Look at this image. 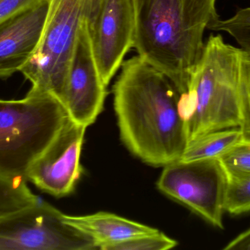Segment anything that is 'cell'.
I'll return each mask as SVG.
<instances>
[{
    "label": "cell",
    "mask_w": 250,
    "mask_h": 250,
    "mask_svg": "<svg viewBox=\"0 0 250 250\" xmlns=\"http://www.w3.org/2000/svg\"><path fill=\"white\" fill-rule=\"evenodd\" d=\"M86 129L70 117L32 163L26 182L57 198L73 192L82 174L80 158Z\"/></svg>",
    "instance_id": "9c48e42d"
},
{
    "label": "cell",
    "mask_w": 250,
    "mask_h": 250,
    "mask_svg": "<svg viewBox=\"0 0 250 250\" xmlns=\"http://www.w3.org/2000/svg\"><path fill=\"white\" fill-rule=\"evenodd\" d=\"M70 118L49 92L31 88L19 100L0 99V176L23 179Z\"/></svg>",
    "instance_id": "277c9868"
},
{
    "label": "cell",
    "mask_w": 250,
    "mask_h": 250,
    "mask_svg": "<svg viewBox=\"0 0 250 250\" xmlns=\"http://www.w3.org/2000/svg\"><path fill=\"white\" fill-rule=\"evenodd\" d=\"M113 92L120 136L128 150L155 167L179 161L188 141L181 95L171 81L136 56L123 62Z\"/></svg>",
    "instance_id": "6da1fadb"
},
{
    "label": "cell",
    "mask_w": 250,
    "mask_h": 250,
    "mask_svg": "<svg viewBox=\"0 0 250 250\" xmlns=\"http://www.w3.org/2000/svg\"><path fill=\"white\" fill-rule=\"evenodd\" d=\"M218 160L227 178L250 176V141L242 139Z\"/></svg>",
    "instance_id": "e0dca14e"
},
{
    "label": "cell",
    "mask_w": 250,
    "mask_h": 250,
    "mask_svg": "<svg viewBox=\"0 0 250 250\" xmlns=\"http://www.w3.org/2000/svg\"><path fill=\"white\" fill-rule=\"evenodd\" d=\"M82 19L66 79L63 104L70 118L87 128L104 110L107 95Z\"/></svg>",
    "instance_id": "30bf717a"
},
{
    "label": "cell",
    "mask_w": 250,
    "mask_h": 250,
    "mask_svg": "<svg viewBox=\"0 0 250 250\" xmlns=\"http://www.w3.org/2000/svg\"><path fill=\"white\" fill-rule=\"evenodd\" d=\"M217 0H132L133 48L164 73L181 95L204 52V32L220 19Z\"/></svg>",
    "instance_id": "7a4b0ae2"
},
{
    "label": "cell",
    "mask_w": 250,
    "mask_h": 250,
    "mask_svg": "<svg viewBox=\"0 0 250 250\" xmlns=\"http://www.w3.org/2000/svg\"><path fill=\"white\" fill-rule=\"evenodd\" d=\"M208 30L229 34L242 49L250 51V7L239 9L229 19H219Z\"/></svg>",
    "instance_id": "9a60e30c"
},
{
    "label": "cell",
    "mask_w": 250,
    "mask_h": 250,
    "mask_svg": "<svg viewBox=\"0 0 250 250\" xmlns=\"http://www.w3.org/2000/svg\"><path fill=\"white\" fill-rule=\"evenodd\" d=\"M177 245V242L159 231L108 245L102 250H167Z\"/></svg>",
    "instance_id": "ac0fdd59"
},
{
    "label": "cell",
    "mask_w": 250,
    "mask_h": 250,
    "mask_svg": "<svg viewBox=\"0 0 250 250\" xmlns=\"http://www.w3.org/2000/svg\"><path fill=\"white\" fill-rule=\"evenodd\" d=\"M39 201L24 179L0 176V216L31 206Z\"/></svg>",
    "instance_id": "5bb4252c"
},
{
    "label": "cell",
    "mask_w": 250,
    "mask_h": 250,
    "mask_svg": "<svg viewBox=\"0 0 250 250\" xmlns=\"http://www.w3.org/2000/svg\"><path fill=\"white\" fill-rule=\"evenodd\" d=\"M83 19L92 53L104 84L109 85L133 48L135 10L132 0H85Z\"/></svg>",
    "instance_id": "ba28073f"
},
{
    "label": "cell",
    "mask_w": 250,
    "mask_h": 250,
    "mask_svg": "<svg viewBox=\"0 0 250 250\" xmlns=\"http://www.w3.org/2000/svg\"><path fill=\"white\" fill-rule=\"evenodd\" d=\"M243 138L242 127L229 128L206 134L188 143L182 161L218 159Z\"/></svg>",
    "instance_id": "4fadbf2b"
},
{
    "label": "cell",
    "mask_w": 250,
    "mask_h": 250,
    "mask_svg": "<svg viewBox=\"0 0 250 250\" xmlns=\"http://www.w3.org/2000/svg\"><path fill=\"white\" fill-rule=\"evenodd\" d=\"M241 72L250 122V51L243 49L241 52Z\"/></svg>",
    "instance_id": "d6986e66"
},
{
    "label": "cell",
    "mask_w": 250,
    "mask_h": 250,
    "mask_svg": "<svg viewBox=\"0 0 250 250\" xmlns=\"http://www.w3.org/2000/svg\"><path fill=\"white\" fill-rule=\"evenodd\" d=\"M225 210L232 215L250 212V176L227 178Z\"/></svg>",
    "instance_id": "2e32d148"
},
{
    "label": "cell",
    "mask_w": 250,
    "mask_h": 250,
    "mask_svg": "<svg viewBox=\"0 0 250 250\" xmlns=\"http://www.w3.org/2000/svg\"><path fill=\"white\" fill-rule=\"evenodd\" d=\"M88 235L67 224L48 203L0 216V250H98Z\"/></svg>",
    "instance_id": "8992f818"
},
{
    "label": "cell",
    "mask_w": 250,
    "mask_h": 250,
    "mask_svg": "<svg viewBox=\"0 0 250 250\" xmlns=\"http://www.w3.org/2000/svg\"><path fill=\"white\" fill-rule=\"evenodd\" d=\"M51 0H38L0 21V78L21 71L38 47Z\"/></svg>",
    "instance_id": "8fae6325"
},
{
    "label": "cell",
    "mask_w": 250,
    "mask_h": 250,
    "mask_svg": "<svg viewBox=\"0 0 250 250\" xmlns=\"http://www.w3.org/2000/svg\"><path fill=\"white\" fill-rule=\"evenodd\" d=\"M241 52L220 35H211L205 43L188 92L180 96L188 143L209 132L249 123Z\"/></svg>",
    "instance_id": "3957f363"
},
{
    "label": "cell",
    "mask_w": 250,
    "mask_h": 250,
    "mask_svg": "<svg viewBox=\"0 0 250 250\" xmlns=\"http://www.w3.org/2000/svg\"><path fill=\"white\" fill-rule=\"evenodd\" d=\"M84 4L85 0H51L38 47L20 71L31 88L49 92L62 104Z\"/></svg>",
    "instance_id": "5b68a950"
},
{
    "label": "cell",
    "mask_w": 250,
    "mask_h": 250,
    "mask_svg": "<svg viewBox=\"0 0 250 250\" xmlns=\"http://www.w3.org/2000/svg\"><path fill=\"white\" fill-rule=\"evenodd\" d=\"M64 220L92 238L98 250L138 236L154 234L157 229L136 223L108 212H98L86 216H71L64 214Z\"/></svg>",
    "instance_id": "7c38bea8"
},
{
    "label": "cell",
    "mask_w": 250,
    "mask_h": 250,
    "mask_svg": "<svg viewBox=\"0 0 250 250\" xmlns=\"http://www.w3.org/2000/svg\"><path fill=\"white\" fill-rule=\"evenodd\" d=\"M224 250H250V227L230 241Z\"/></svg>",
    "instance_id": "44dd1931"
},
{
    "label": "cell",
    "mask_w": 250,
    "mask_h": 250,
    "mask_svg": "<svg viewBox=\"0 0 250 250\" xmlns=\"http://www.w3.org/2000/svg\"><path fill=\"white\" fill-rule=\"evenodd\" d=\"M157 186L217 228H224L227 177L218 159L179 161L165 166Z\"/></svg>",
    "instance_id": "52a82bcc"
},
{
    "label": "cell",
    "mask_w": 250,
    "mask_h": 250,
    "mask_svg": "<svg viewBox=\"0 0 250 250\" xmlns=\"http://www.w3.org/2000/svg\"><path fill=\"white\" fill-rule=\"evenodd\" d=\"M38 0H0V21L15 14Z\"/></svg>",
    "instance_id": "ffe728a7"
},
{
    "label": "cell",
    "mask_w": 250,
    "mask_h": 250,
    "mask_svg": "<svg viewBox=\"0 0 250 250\" xmlns=\"http://www.w3.org/2000/svg\"><path fill=\"white\" fill-rule=\"evenodd\" d=\"M242 130H243V138H242V139L250 141V122L242 127Z\"/></svg>",
    "instance_id": "7402d4cb"
}]
</instances>
